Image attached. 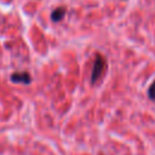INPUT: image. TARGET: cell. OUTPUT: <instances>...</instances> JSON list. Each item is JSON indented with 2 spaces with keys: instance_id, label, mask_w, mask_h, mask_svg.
Instances as JSON below:
<instances>
[{
  "instance_id": "4",
  "label": "cell",
  "mask_w": 155,
  "mask_h": 155,
  "mask_svg": "<svg viewBox=\"0 0 155 155\" xmlns=\"http://www.w3.org/2000/svg\"><path fill=\"white\" fill-rule=\"evenodd\" d=\"M148 96H149L150 99L155 101V81L150 85V87H149V90H148Z\"/></svg>"
},
{
  "instance_id": "3",
  "label": "cell",
  "mask_w": 155,
  "mask_h": 155,
  "mask_svg": "<svg viewBox=\"0 0 155 155\" xmlns=\"http://www.w3.org/2000/svg\"><path fill=\"white\" fill-rule=\"evenodd\" d=\"M64 15H65V8H64V7H57V8L51 13V19H52L53 22H59V21L63 19Z\"/></svg>"
},
{
  "instance_id": "1",
  "label": "cell",
  "mask_w": 155,
  "mask_h": 155,
  "mask_svg": "<svg viewBox=\"0 0 155 155\" xmlns=\"http://www.w3.org/2000/svg\"><path fill=\"white\" fill-rule=\"evenodd\" d=\"M107 69V61L102 54H96L94 62H93V68L91 73V82L96 84L104 74Z\"/></svg>"
},
{
  "instance_id": "2",
  "label": "cell",
  "mask_w": 155,
  "mask_h": 155,
  "mask_svg": "<svg viewBox=\"0 0 155 155\" xmlns=\"http://www.w3.org/2000/svg\"><path fill=\"white\" fill-rule=\"evenodd\" d=\"M11 80L17 84H29L31 81V76L27 71H19V73H13L11 75Z\"/></svg>"
}]
</instances>
